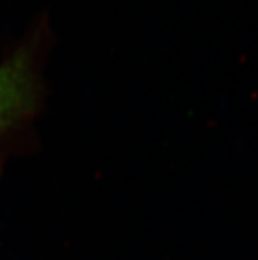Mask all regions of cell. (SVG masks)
<instances>
[{"label": "cell", "mask_w": 258, "mask_h": 260, "mask_svg": "<svg viewBox=\"0 0 258 260\" xmlns=\"http://www.w3.org/2000/svg\"><path fill=\"white\" fill-rule=\"evenodd\" d=\"M38 84L28 52L20 50L0 66V134L36 108Z\"/></svg>", "instance_id": "cell-1"}]
</instances>
